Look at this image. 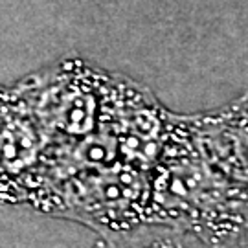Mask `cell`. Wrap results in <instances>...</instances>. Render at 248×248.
<instances>
[{
  "label": "cell",
  "instance_id": "obj_2",
  "mask_svg": "<svg viewBox=\"0 0 248 248\" xmlns=\"http://www.w3.org/2000/svg\"><path fill=\"white\" fill-rule=\"evenodd\" d=\"M189 138L232 184L248 213V94L219 110L182 116Z\"/></svg>",
  "mask_w": 248,
  "mask_h": 248
},
{
  "label": "cell",
  "instance_id": "obj_1",
  "mask_svg": "<svg viewBox=\"0 0 248 248\" xmlns=\"http://www.w3.org/2000/svg\"><path fill=\"white\" fill-rule=\"evenodd\" d=\"M45 151V133L20 90H0V201L28 202Z\"/></svg>",
  "mask_w": 248,
  "mask_h": 248
},
{
  "label": "cell",
  "instance_id": "obj_4",
  "mask_svg": "<svg viewBox=\"0 0 248 248\" xmlns=\"http://www.w3.org/2000/svg\"><path fill=\"white\" fill-rule=\"evenodd\" d=\"M212 248H248V213L245 215V219H243L239 228L235 230V233H232L224 243Z\"/></svg>",
  "mask_w": 248,
  "mask_h": 248
},
{
  "label": "cell",
  "instance_id": "obj_5",
  "mask_svg": "<svg viewBox=\"0 0 248 248\" xmlns=\"http://www.w3.org/2000/svg\"><path fill=\"white\" fill-rule=\"evenodd\" d=\"M90 248H127V247H125L124 235H105L103 239L94 243Z\"/></svg>",
  "mask_w": 248,
  "mask_h": 248
},
{
  "label": "cell",
  "instance_id": "obj_3",
  "mask_svg": "<svg viewBox=\"0 0 248 248\" xmlns=\"http://www.w3.org/2000/svg\"><path fill=\"white\" fill-rule=\"evenodd\" d=\"M120 235H124L127 248H206L195 235L158 224H145Z\"/></svg>",
  "mask_w": 248,
  "mask_h": 248
}]
</instances>
